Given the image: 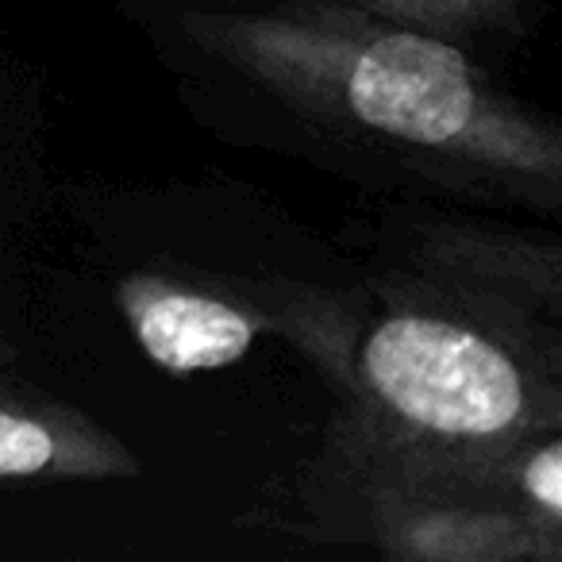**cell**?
<instances>
[{
	"mask_svg": "<svg viewBox=\"0 0 562 562\" xmlns=\"http://www.w3.org/2000/svg\"><path fill=\"white\" fill-rule=\"evenodd\" d=\"M344 4L451 43L516 35L528 20V0H344Z\"/></svg>",
	"mask_w": 562,
	"mask_h": 562,
	"instance_id": "7",
	"label": "cell"
},
{
	"mask_svg": "<svg viewBox=\"0 0 562 562\" xmlns=\"http://www.w3.org/2000/svg\"><path fill=\"white\" fill-rule=\"evenodd\" d=\"M143 462L116 431L70 401L0 382V490L47 482H124Z\"/></svg>",
	"mask_w": 562,
	"mask_h": 562,
	"instance_id": "6",
	"label": "cell"
},
{
	"mask_svg": "<svg viewBox=\"0 0 562 562\" xmlns=\"http://www.w3.org/2000/svg\"><path fill=\"white\" fill-rule=\"evenodd\" d=\"M378 551L405 562H559L562 524H547L508 485L408 482L367 474Z\"/></svg>",
	"mask_w": 562,
	"mask_h": 562,
	"instance_id": "4",
	"label": "cell"
},
{
	"mask_svg": "<svg viewBox=\"0 0 562 562\" xmlns=\"http://www.w3.org/2000/svg\"><path fill=\"white\" fill-rule=\"evenodd\" d=\"M186 35L313 135L443 193L554 212L562 132L508 93L462 43L344 0L189 12Z\"/></svg>",
	"mask_w": 562,
	"mask_h": 562,
	"instance_id": "1",
	"label": "cell"
},
{
	"mask_svg": "<svg viewBox=\"0 0 562 562\" xmlns=\"http://www.w3.org/2000/svg\"><path fill=\"white\" fill-rule=\"evenodd\" d=\"M116 308L139 351L173 378L227 370L262 336L290 339L344 385L359 316L339 293L232 273L135 270L116 281Z\"/></svg>",
	"mask_w": 562,
	"mask_h": 562,
	"instance_id": "3",
	"label": "cell"
},
{
	"mask_svg": "<svg viewBox=\"0 0 562 562\" xmlns=\"http://www.w3.org/2000/svg\"><path fill=\"white\" fill-rule=\"evenodd\" d=\"M408 273L505 301L539 321L562 313V250L551 235L467 216H408L401 224Z\"/></svg>",
	"mask_w": 562,
	"mask_h": 562,
	"instance_id": "5",
	"label": "cell"
},
{
	"mask_svg": "<svg viewBox=\"0 0 562 562\" xmlns=\"http://www.w3.org/2000/svg\"><path fill=\"white\" fill-rule=\"evenodd\" d=\"M339 390L362 474L513 490L516 451L562 431L554 351L528 313L420 273L378 281Z\"/></svg>",
	"mask_w": 562,
	"mask_h": 562,
	"instance_id": "2",
	"label": "cell"
}]
</instances>
